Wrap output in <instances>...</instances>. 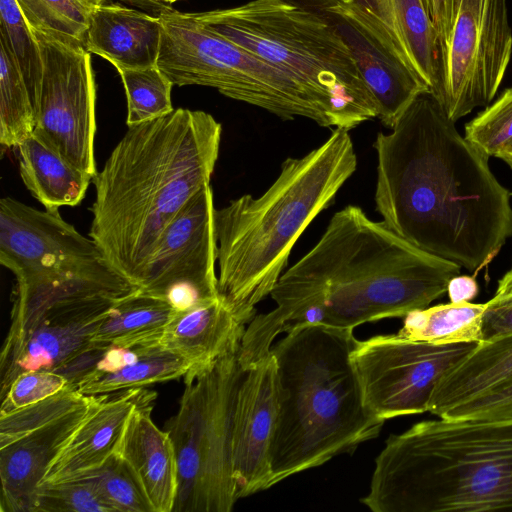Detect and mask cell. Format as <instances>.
<instances>
[{
  "label": "cell",
  "mask_w": 512,
  "mask_h": 512,
  "mask_svg": "<svg viewBox=\"0 0 512 512\" xmlns=\"http://www.w3.org/2000/svg\"><path fill=\"white\" fill-rule=\"evenodd\" d=\"M512 417V376L448 410L441 418L497 419Z\"/></svg>",
  "instance_id": "obj_38"
},
{
  "label": "cell",
  "mask_w": 512,
  "mask_h": 512,
  "mask_svg": "<svg viewBox=\"0 0 512 512\" xmlns=\"http://www.w3.org/2000/svg\"><path fill=\"white\" fill-rule=\"evenodd\" d=\"M157 16L162 24L157 66L173 85L215 88L283 120L304 117L334 128L326 111L285 71L208 29L192 13L165 6Z\"/></svg>",
  "instance_id": "obj_8"
},
{
  "label": "cell",
  "mask_w": 512,
  "mask_h": 512,
  "mask_svg": "<svg viewBox=\"0 0 512 512\" xmlns=\"http://www.w3.org/2000/svg\"><path fill=\"white\" fill-rule=\"evenodd\" d=\"M208 29L280 68L326 111L335 128L377 118L375 99L335 27L298 0H251L192 13Z\"/></svg>",
  "instance_id": "obj_7"
},
{
  "label": "cell",
  "mask_w": 512,
  "mask_h": 512,
  "mask_svg": "<svg viewBox=\"0 0 512 512\" xmlns=\"http://www.w3.org/2000/svg\"><path fill=\"white\" fill-rule=\"evenodd\" d=\"M32 32L43 64L41 82L32 99L35 130L94 178L96 82L90 53L82 46Z\"/></svg>",
  "instance_id": "obj_13"
},
{
  "label": "cell",
  "mask_w": 512,
  "mask_h": 512,
  "mask_svg": "<svg viewBox=\"0 0 512 512\" xmlns=\"http://www.w3.org/2000/svg\"><path fill=\"white\" fill-rule=\"evenodd\" d=\"M213 190L196 193L161 234L139 282V291L183 311L220 298Z\"/></svg>",
  "instance_id": "obj_14"
},
{
  "label": "cell",
  "mask_w": 512,
  "mask_h": 512,
  "mask_svg": "<svg viewBox=\"0 0 512 512\" xmlns=\"http://www.w3.org/2000/svg\"><path fill=\"white\" fill-rule=\"evenodd\" d=\"M373 512L512 511V417L424 420L375 459Z\"/></svg>",
  "instance_id": "obj_5"
},
{
  "label": "cell",
  "mask_w": 512,
  "mask_h": 512,
  "mask_svg": "<svg viewBox=\"0 0 512 512\" xmlns=\"http://www.w3.org/2000/svg\"><path fill=\"white\" fill-rule=\"evenodd\" d=\"M246 329L221 299L174 311L160 343L186 360L193 373L239 350Z\"/></svg>",
  "instance_id": "obj_22"
},
{
  "label": "cell",
  "mask_w": 512,
  "mask_h": 512,
  "mask_svg": "<svg viewBox=\"0 0 512 512\" xmlns=\"http://www.w3.org/2000/svg\"><path fill=\"white\" fill-rule=\"evenodd\" d=\"M191 365L160 342L149 344L132 363L112 372H91L75 388L94 396L144 387L184 376Z\"/></svg>",
  "instance_id": "obj_28"
},
{
  "label": "cell",
  "mask_w": 512,
  "mask_h": 512,
  "mask_svg": "<svg viewBox=\"0 0 512 512\" xmlns=\"http://www.w3.org/2000/svg\"><path fill=\"white\" fill-rule=\"evenodd\" d=\"M244 374L237 350L183 376L179 409L166 425L178 469L173 512H229L238 501L231 441L236 395Z\"/></svg>",
  "instance_id": "obj_9"
},
{
  "label": "cell",
  "mask_w": 512,
  "mask_h": 512,
  "mask_svg": "<svg viewBox=\"0 0 512 512\" xmlns=\"http://www.w3.org/2000/svg\"><path fill=\"white\" fill-rule=\"evenodd\" d=\"M0 263L15 277L13 291L138 290L106 262L91 237L61 217L59 209L38 210L12 197L0 200Z\"/></svg>",
  "instance_id": "obj_10"
},
{
  "label": "cell",
  "mask_w": 512,
  "mask_h": 512,
  "mask_svg": "<svg viewBox=\"0 0 512 512\" xmlns=\"http://www.w3.org/2000/svg\"><path fill=\"white\" fill-rule=\"evenodd\" d=\"M32 31L85 48L90 16L97 6L90 0H15Z\"/></svg>",
  "instance_id": "obj_30"
},
{
  "label": "cell",
  "mask_w": 512,
  "mask_h": 512,
  "mask_svg": "<svg viewBox=\"0 0 512 512\" xmlns=\"http://www.w3.org/2000/svg\"><path fill=\"white\" fill-rule=\"evenodd\" d=\"M68 385L61 374L50 370H32L21 373L11 383L6 393L0 397V414L34 404Z\"/></svg>",
  "instance_id": "obj_37"
},
{
  "label": "cell",
  "mask_w": 512,
  "mask_h": 512,
  "mask_svg": "<svg viewBox=\"0 0 512 512\" xmlns=\"http://www.w3.org/2000/svg\"><path fill=\"white\" fill-rule=\"evenodd\" d=\"M77 477L88 479L113 512H153L137 475L115 453L100 467Z\"/></svg>",
  "instance_id": "obj_32"
},
{
  "label": "cell",
  "mask_w": 512,
  "mask_h": 512,
  "mask_svg": "<svg viewBox=\"0 0 512 512\" xmlns=\"http://www.w3.org/2000/svg\"><path fill=\"white\" fill-rule=\"evenodd\" d=\"M321 13L349 46L375 99L377 118L390 129L428 85L404 59L383 22L356 2L298 0Z\"/></svg>",
  "instance_id": "obj_16"
},
{
  "label": "cell",
  "mask_w": 512,
  "mask_h": 512,
  "mask_svg": "<svg viewBox=\"0 0 512 512\" xmlns=\"http://www.w3.org/2000/svg\"><path fill=\"white\" fill-rule=\"evenodd\" d=\"M485 303L439 304L416 309L404 316L398 335L433 344L479 343Z\"/></svg>",
  "instance_id": "obj_27"
},
{
  "label": "cell",
  "mask_w": 512,
  "mask_h": 512,
  "mask_svg": "<svg viewBox=\"0 0 512 512\" xmlns=\"http://www.w3.org/2000/svg\"><path fill=\"white\" fill-rule=\"evenodd\" d=\"M174 309L139 289L116 302L97 329L92 343L104 347L160 342Z\"/></svg>",
  "instance_id": "obj_26"
},
{
  "label": "cell",
  "mask_w": 512,
  "mask_h": 512,
  "mask_svg": "<svg viewBox=\"0 0 512 512\" xmlns=\"http://www.w3.org/2000/svg\"><path fill=\"white\" fill-rule=\"evenodd\" d=\"M132 6L144 8L156 13V15L167 5L153 0H122Z\"/></svg>",
  "instance_id": "obj_42"
},
{
  "label": "cell",
  "mask_w": 512,
  "mask_h": 512,
  "mask_svg": "<svg viewBox=\"0 0 512 512\" xmlns=\"http://www.w3.org/2000/svg\"><path fill=\"white\" fill-rule=\"evenodd\" d=\"M162 24L157 15L118 3L99 4L86 32L85 49L119 69L157 65Z\"/></svg>",
  "instance_id": "obj_21"
},
{
  "label": "cell",
  "mask_w": 512,
  "mask_h": 512,
  "mask_svg": "<svg viewBox=\"0 0 512 512\" xmlns=\"http://www.w3.org/2000/svg\"><path fill=\"white\" fill-rule=\"evenodd\" d=\"M464 137L489 157L512 141V87L466 124Z\"/></svg>",
  "instance_id": "obj_36"
},
{
  "label": "cell",
  "mask_w": 512,
  "mask_h": 512,
  "mask_svg": "<svg viewBox=\"0 0 512 512\" xmlns=\"http://www.w3.org/2000/svg\"><path fill=\"white\" fill-rule=\"evenodd\" d=\"M432 21L434 22L441 40L446 38L452 20V0H422Z\"/></svg>",
  "instance_id": "obj_40"
},
{
  "label": "cell",
  "mask_w": 512,
  "mask_h": 512,
  "mask_svg": "<svg viewBox=\"0 0 512 512\" xmlns=\"http://www.w3.org/2000/svg\"><path fill=\"white\" fill-rule=\"evenodd\" d=\"M117 71L126 94L128 127L159 119L174 111L171 102L173 83L157 65Z\"/></svg>",
  "instance_id": "obj_31"
},
{
  "label": "cell",
  "mask_w": 512,
  "mask_h": 512,
  "mask_svg": "<svg viewBox=\"0 0 512 512\" xmlns=\"http://www.w3.org/2000/svg\"><path fill=\"white\" fill-rule=\"evenodd\" d=\"M510 333H512V266L498 281L495 295L485 303L481 342L491 341Z\"/></svg>",
  "instance_id": "obj_39"
},
{
  "label": "cell",
  "mask_w": 512,
  "mask_h": 512,
  "mask_svg": "<svg viewBox=\"0 0 512 512\" xmlns=\"http://www.w3.org/2000/svg\"><path fill=\"white\" fill-rule=\"evenodd\" d=\"M16 149L21 179L45 209L74 207L82 202L93 178L44 136L34 130Z\"/></svg>",
  "instance_id": "obj_24"
},
{
  "label": "cell",
  "mask_w": 512,
  "mask_h": 512,
  "mask_svg": "<svg viewBox=\"0 0 512 512\" xmlns=\"http://www.w3.org/2000/svg\"><path fill=\"white\" fill-rule=\"evenodd\" d=\"M104 394L0 447L2 512H32L35 494L70 437Z\"/></svg>",
  "instance_id": "obj_18"
},
{
  "label": "cell",
  "mask_w": 512,
  "mask_h": 512,
  "mask_svg": "<svg viewBox=\"0 0 512 512\" xmlns=\"http://www.w3.org/2000/svg\"><path fill=\"white\" fill-rule=\"evenodd\" d=\"M457 263L408 242L382 221L348 205L330 219L317 243L280 276L276 303L246 326L240 356L252 364L267 355L289 320L310 304L327 312L326 326L354 330L428 307L460 274Z\"/></svg>",
  "instance_id": "obj_2"
},
{
  "label": "cell",
  "mask_w": 512,
  "mask_h": 512,
  "mask_svg": "<svg viewBox=\"0 0 512 512\" xmlns=\"http://www.w3.org/2000/svg\"><path fill=\"white\" fill-rule=\"evenodd\" d=\"M90 1H92V2H93V3H95L96 5H99V4H103V3H105V2H106V1H108V0H90Z\"/></svg>",
  "instance_id": "obj_45"
},
{
  "label": "cell",
  "mask_w": 512,
  "mask_h": 512,
  "mask_svg": "<svg viewBox=\"0 0 512 512\" xmlns=\"http://www.w3.org/2000/svg\"><path fill=\"white\" fill-rule=\"evenodd\" d=\"M496 157L503 160L512 168V141L501 150Z\"/></svg>",
  "instance_id": "obj_43"
},
{
  "label": "cell",
  "mask_w": 512,
  "mask_h": 512,
  "mask_svg": "<svg viewBox=\"0 0 512 512\" xmlns=\"http://www.w3.org/2000/svg\"><path fill=\"white\" fill-rule=\"evenodd\" d=\"M221 135L222 125L211 114L174 109L128 127L93 178L89 236L135 286L165 228L210 184Z\"/></svg>",
  "instance_id": "obj_3"
},
{
  "label": "cell",
  "mask_w": 512,
  "mask_h": 512,
  "mask_svg": "<svg viewBox=\"0 0 512 512\" xmlns=\"http://www.w3.org/2000/svg\"><path fill=\"white\" fill-rule=\"evenodd\" d=\"M339 1H342V2H352L354 0H339Z\"/></svg>",
  "instance_id": "obj_46"
},
{
  "label": "cell",
  "mask_w": 512,
  "mask_h": 512,
  "mask_svg": "<svg viewBox=\"0 0 512 512\" xmlns=\"http://www.w3.org/2000/svg\"><path fill=\"white\" fill-rule=\"evenodd\" d=\"M156 394L148 393L131 412L115 454L137 475L153 512H173L178 469L174 446L167 431L160 430L151 413Z\"/></svg>",
  "instance_id": "obj_19"
},
{
  "label": "cell",
  "mask_w": 512,
  "mask_h": 512,
  "mask_svg": "<svg viewBox=\"0 0 512 512\" xmlns=\"http://www.w3.org/2000/svg\"><path fill=\"white\" fill-rule=\"evenodd\" d=\"M450 302H470L479 293V286L473 276L457 275L448 283L447 292Z\"/></svg>",
  "instance_id": "obj_41"
},
{
  "label": "cell",
  "mask_w": 512,
  "mask_h": 512,
  "mask_svg": "<svg viewBox=\"0 0 512 512\" xmlns=\"http://www.w3.org/2000/svg\"><path fill=\"white\" fill-rule=\"evenodd\" d=\"M512 376V333L476 346L436 385L428 412L442 417Z\"/></svg>",
  "instance_id": "obj_25"
},
{
  "label": "cell",
  "mask_w": 512,
  "mask_h": 512,
  "mask_svg": "<svg viewBox=\"0 0 512 512\" xmlns=\"http://www.w3.org/2000/svg\"><path fill=\"white\" fill-rule=\"evenodd\" d=\"M279 415L277 366L270 352L245 371L232 421V473L237 499L271 488L270 456Z\"/></svg>",
  "instance_id": "obj_17"
},
{
  "label": "cell",
  "mask_w": 512,
  "mask_h": 512,
  "mask_svg": "<svg viewBox=\"0 0 512 512\" xmlns=\"http://www.w3.org/2000/svg\"><path fill=\"white\" fill-rule=\"evenodd\" d=\"M119 300L71 298L12 314L0 355V397L21 373L56 371L92 347L97 329Z\"/></svg>",
  "instance_id": "obj_15"
},
{
  "label": "cell",
  "mask_w": 512,
  "mask_h": 512,
  "mask_svg": "<svg viewBox=\"0 0 512 512\" xmlns=\"http://www.w3.org/2000/svg\"><path fill=\"white\" fill-rule=\"evenodd\" d=\"M356 343L351 329L316 325L295 328L272 345L279 415L271 487L379 436L385 421L365 405L351 360Z\"/></svg>",
  "instance_id": "obj_6"
},
{
  "label": "cell",
  "mask_w": 512,
  "mask_h": 512,
  "mask_svg": "<svg viewBox=\"0 0 512 512\" xmlns=\"http://www.w3.org/2000/svg\"><path fill=\"white\" fill-rule=\"evenodd\" d=\"M35 114L24 77L0 37V143L16 148L35 130Z\"/></svg>",
  "instance_id": "obj_29"
},
{
  "label": "cell",
  "mask_w": 512,
  "mask_h": 512,
  "mask_svg": "<svg viewBox=\"0 0 512 512\" xmlns=\"http://www.w3.org/2000/svg\"><path fill=\"white\" fill-rule=\"evenodd\" d=\"M32 512H113L92 483L77 477L42 483L35 494Z\"/></svg>",
  "instance_id": "obj_35"
},
{
  "label": "cell",
  "mask_w": 512,
  "mask_h": 512,
  "mask_svg": "<svg viewBox=\"0 0 512 512\" xmlns=\"http://www.w3.org/2000/svg\"><path fill=\"white\" fill-rule=\"evenodd\" d=\"M153 1L159 2V3H169V4H171V3H174V2L179 1V0H153Z\"/></svg>",
  "instance_id": "obj_44"
},
{
  "label": "cell",
  "mask_w": 512,
  "mask_h": 512,
  "mask_svg": "<svg viewBox=\"0 0 512 512\" xmlns=\"http://www.w3.org/2000/svg\"><path fill=\"white\" fill-rule=\"evenodd\" d=\"M0 37L8 44L32 101L42 77L41 51L15 0H0Z\"/></svg>",
  "instance_id": "obj_33"
},
{
  "label": "cell",
  "mask_w": 512,
  "mask_h": 512,
  "mask_svg": "<svg viewBox=\"0 0 512 512\" xmlns=\"http://www.w3.org/2000/svg\"><path fill=\"white\" fill-rule=\"evenodd\" d=\"M385 25L410 67L428 85L435 98L442 82V46L439 32L422 0H355Z\"/></svg>",
  "instance_id": "obj_23"
},
{
  "label": "cell",
  "mask_w": 512,
  "mask_h": 512,
  "mask_svg": "<svg viewBox=\"0 0 512 512\" xmlns=\"http://www.w3.org/2000/svg\"><path fill=\"white\" fill-rule=\"evenodd\" d=\"M356 169L348 130L335 128L319 147L287 158L260 197L245 194L215 209L218 293L244 325L271 294L296 241Z\"/></svg>",
  "instance_id": "obj_4"
},
{
  "label": "cell",
  "mask_w": 512,
  "mask_h": 512,
  "mask_svg": "<svg viewBox=\"0 0 512 512\" xmlns=\"http://www.w3.org/2000/svg\"><path fill=\"white\" fill-rule=\"evenodd\" d=\"M379 132L376 210L399 236L474 275L512 236L510 192L489 156L463 137L430 94Z\"/></svg>",
  "instance_id": "obj_1"
},
{
  "label": "cell",
  "mask_w": 512,
  "mask_h": 512,
  "mask_svg": "<svg viewBox=\"0 0 512 512\" xmlns=\"http://www.w3.org/2000/svg\"><path fill=\"white\" fill-rule=\"evenodd\" d=\"M476 344L439 345L398 334L357 340L351 360L366 407L384 421L428 411L438 382Z\"/></svg>",
  "instance_id": "obj_12"
},
{
  "label": "cell",
  "mask_w": 512,
  "mask_h": 512,
  "mask_svg": "<svg viewBox=\"0 0 512 512\" xmlns=\"http://www.w3.org/2000/svg\"><path fill=\"white\" fill-rule=\"evenodd\" d=\"M90 397L67 385L41 401L0 414V447L82 405Z\"/></svg>",
  "instance_id": "obj_34"
},
{
  "label": "cell",
  "mask_w": 512,
  "mask_h": 512,
  "mask_svg": "<svg viewBox=\"0 0 512 512\" xmlns=\"http://www.w3.org/2000/svg\"><path fill=\"white\" fill-rule=\"evenodd\" d=\"M512 56L506 0H452L435 99L456 122L495 97Z\"/></svg>",
  "instance_id": "obj_11"
},
{
  "label": "cell",
  "mask_w": 512,
  "mask_h": 512,
  "mask_svg": "<svg viewBox=\"0 0 512 512\" xmlns=\"http://www.w3.org/2000/svg\"><path fill=\"white\" fill-rule=\"evenodd\" d=\"M148 391L139 387L104 394L70 437L42 483L73 479L105 463L115 453L131 412Z\"/></svg>",
  "instance_id": "obj_20"
}]
</instances>
